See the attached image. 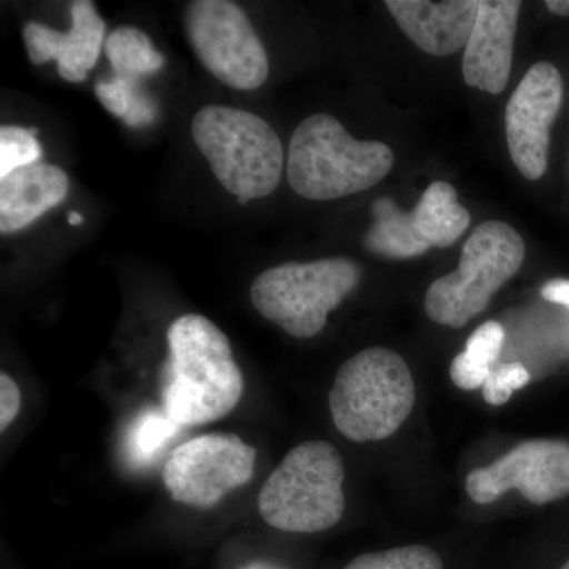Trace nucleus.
<instances>
[{"label":"nucleus","mask_w":569,"mask_h":569,"mask_svg":"<svg viewBox=\"0 0 569 569\" xmlns=\"http://www.w3.org/2000/svg\"><path fill=\"white\" fill-rule=\"evenodd\" d=\"M542 298L569 307V280H550L541 290Z\"/></svg>","instance_id":"nucleus-27"},{"label":"nucleus","mask_w":569,"mask_h":569,"mask_svg":"<svg viewBox=\"0 0 569 569\" xmlns=\"http://www.w3.org/2000/svg\"><path fill=\"white\" fill-rule=\"evenodd\" d=\"M523 258L526 244L515 228L497 220L479 224L463 246L459 268L427 290V316L438 325L462 328L516 276Z\"/></svg>","instance_id":"nucleus-7"},{"label":"nucleus","mask_w":569,"mask_h":569,"mask_svg":"<svg viewBox=\"0 0 569 569\" xmlns=\"http://www.w3.org/2000/svg\"><path fill=\"white\" fill-rule=\"evenodd\" d=\"M468 497L478 505L493 503L508 490H519L533 505L569 496V443L529 440L512 448L489 467L470 471Z\"/></svg>","instance_id":"nucleus-10"},{"label":"nucleus","mask_w":569,"mask_h":569,"mask_svg":"<svg viewBox=\"0 0 569 569\" xmlns=\"http://www.w3.org/2000/svg\"><path fill=\"white\" fill-rule=\"evenodd\" d=\"M505 343L503 326L497 321L479 326L468 337L466 350L452 359L449 376L452 383L463 391L482 388L496 366Z\"/></svg>","instance_id":"nucleus-18"},{"label":"nucleus","mask_w":569,"mask_h":569,"mask_svg":"<svg viewBox=\"0 0 569 569\" xmlns=\"http://www.w3.org/2000/svg\"><path fill=\"white\" fill-rule=\"evenodd\" d=\"M69 223L73 224V227H78V224L84 223V217L82 213L73 211L69 213Z\"/></svg>","instance_id":"nucleus-30"},{"label":"nucleus","mask_w":569,"mask_h":569,"mask_svg":"<svg viewBox=\"0 0 569 569\" xmlns=\"http://www.w3.org/2000/svg\"><path fill=\"white\" fill-rule=\"evenodd\" d=\"M70 17L71 29L67 33L31 21L22 29V37L32 63L56 61L63 80L81 82L99 62L107 24L89 0L71 3Z\"/></svg>","instance_id":"nucleus-13"},{"label":"nucleus","mask_w":569,"mask_h":569,"mask_svg":"<svg viewBox=\"0 0 569 569\" xmlns=\"http://www.w3.org/2000/svg\"><path fill=\"white\" fill-rule=\"evenodd\" d=\"M530 372L520 362H507L493 367L492 372L482 385V397L492 407H501L511 399L515 391L529 385Z\"/></svg>","instance_id":"nucleus-23"},{"label":"nucleus","mask_w":569,"mask_h":569,"mask_svg":"<svg viewBox=\"0 0 569 569\" xmlns=\"http://www.w3.org/2000/svg\"><path fill=\"white\" fill-rule=\"evenodd\" d=\"M546 7L559 17H569V0H548Z\"/></svg>","instance_id":"nucleus-28"},{"label":"nucleus","mask_w":569,"mask_h":569,"mask_svg":"<svg viewBox=\"0 0 569 569\" xmlns=\"http://www.w3.org/2000/svg\"><path fill=\"white\" fill-rule=\"evenodd\" d=\"M96 96L99 102L103 104L104 110L118 116V118H126L127 112H129V97H127L121 78L97 82Z\"/></svg>","instance_id":"nucleus-26"},{"label":"nucleus","mask_w":569,"mask_h":569,"mask_svg":"<svg viewBox=\"0 0 569 569\" xmlns=\"http://www.w3.org/2000/svg\"><path fill=\"white\" fill-rule=\"evenodd\" d=\"M192 137L213 174L239 204L268 197L279 186L282 142L253 112L209 104L194 116Z\"/></svg>","instance_id":"nucleus-5"},{"label":"nucleus","mask_w":569,"mask_h":569,"mask_svg":"<svg viewBox=\"0 0 569 569\" xmlns=\"http://www.w3.org/2000/svg\"><path fill=\"white\" fill-rule=\"evenodd\" d=\"M346 467L335 445L306 441L291 449L266 479L258 512L272 529L287 533H320L346 512Z\"/></svg>","instance_id":"nucleus-4"},{"label":"nucleus","mask_w":569,"mask_h":569,"mask_svg":"<svg viewBox=\"0 0 569 569\" xmlns=\"http://www.w3.org/2000/svg\"><path fill=\"white\" fill-rule=\"evenodd\" d=\"M183 24L197 58L223 84L253 91L268 80V52L238 3L190 2Z\"/></svg>","instance_id":"nucleus-8"},{"label":"nucleus","mask_w":569,"mask_h":569,"mask_svg":"<svg viewBox=\"0 0 569 569\" xmlns=\"http://www.w3.org/2000/svg\"><path fill=\"white\" fill-rule=\"evenodd\" d=\"M417 391L406 359L388 348H367L348 359L329 392L336 429L355 443L395 436L410 417Z\"/></svg>","instance_id":"nucleus-3"},{"label":"nucleus","mask_w":569,"mask_h":569,"mask_svg":"<svg viewBox=\"0 0 569 569\" xmlns=\"http://www.w3.org/2000/svg\"><path fill=\"white\" fill-rule=\"evenodd\" d=\"M244 395V377L228 337L197 313L168 329V359L160 380L162 407L179 426H203L227 418Z\"/></svg>","instance_id":"nucleus-1"},{"label":"nucleus","mask_w":569,"mask_h":569,"mask_svg":"<svg viewBox=\"0 0 569 569\" xmlns=\"http://www.w3.org/2000/svg\"><path fill=\"white\" fill-rule=\"evenodd\" d=\"M69 176L50 163H33L0 179V231L17 233L69 194Z\"/></svg>","instance_id":"nucleus-15"},{"label":"nucleus","mask_w":569,"mask_h":569,"mask_svg":"<svg viewBox=\"0 0 569 569\" xmlns=\"http://www.w3.org/2000/svg\"><path fill=\"white\" fill-rule=\"evenodd\" d=\"M385 6L418 48L432 56H451L466 48L479 0H388Z\"/></svg>","instance_id":"nucleus-14"},{"label":"nucleus","mask_w":569,"mask_h":569,"mask_svg":"<svg viewBox=\"0 0 569 569\" xmlns=\"http://www.w3.org/2000/svg\"><path fill=\"white\" fill-rule=\"evenodd\" d=\"M520 7L518 0L479 2L462 59L463 78L471 88L493 96L507 88Z\"/></svg>","instance_id":"nucleus-12"},{"label":"nucleus","mask_w":569,"mask_h":569,"mask_svg":"<svg viewBox=\"0 0 569 569\" xmlns=\"http://www.w3.org/2000/svg\"><path fill=\"white\" fill-rule=\"evenodd\" d=\"M21 410L20 387L14 383L9 373H0V430L6 432L7 427L17 419Z\"/></svg>","instance_id":"nucleus-25"},{"label":"nucleus","mask_w":569,"mask_h":569,"mask_svg":"<svg viewBox=\"0 0 569 569\" xmlns=\"http://www.w3.org/2000/svg\"><path fill=\"white\" fill-rule=\"evenodd\" d=\"M43 149L32 130L17 126L0 129V179L28 164L39 163Z\"/></svg>","instance_id":"nucleus-22"},{"label":"nucleus","mask_w":569,"mask_h":569,"mask_svg":"<svg viewBox=\"0 0 569 569\" xmlns=\"http://www.w3.org/2000/svg\"><path fill=\"white\" fill-rule=\"evenodd\" d=\"M362 271L347 258L298 263L261 272L250 287L254 309L288 335L309 339L323 331L329 313L361 282Z\"/></svg>","instance_id":"nucleus-6"},{"label":"nucleus","mask_w":569,"mask_h":569,"mask_svg":"<svg viewBox=\"0 0 569 569\" xmlns=\"http://www.w3.org/2000/svg\"><path fill=\"white\" fill-rule=\"evenodd\" d=\"M392 164L395 153L385 142L355 140L332 116L316 114L291 137L287 178L301 197L337 200L376 186Z\"/></svg>","instance_id":"nucleus-2"},{"label":"nucleus","mask_w":569,"mask_h":569,"mask_svg":"<svg viewBox=\"0 0 569 569\" xmlns=\"http://www.w3.org/2000/svg\"><path fill=\"white\" fill-rule=\"evenodd\" d=\"M411 213L430 247L455 244L471 220L470 212L459 203L455 187L443 181L430 183Z\"/></svg>","instance_id":"nucleus-16"},{"label":"nucleus","mask_w":569,"mask_h":569,"mask_svg":"<svg viewBox=\"0 0 569 569\" xmlns=\"http://www.w3.org/2000/svg\"><path fill=\"white\" fill-rule=\"evenodd\" d=\"M257 449L234 433H208L183 441L163 467V485L178 503L217 507L253 478Z\"/></svg>","instance_id":"nucleus-9"},{"label":"nucleus","mask_w":569,"mask_h":569,"mask_svg":"<svg viewBox=\"0 0 569 569\" xmlns=\"http://www.w3.org/2000/svg\"><path fill=\"white\" fill-rule=\"evenodd\" d=\"M563 103L560 71L549 62H538L519 82L505 114L512 162L530 181L548 170L550 127Z\"/></svg>","instance_id":"nucleus-11"},{"label":"nucleus","mask_w":569,"mask_h":569,"mask_svg":"<svg viewBox=\"0 0 569 569\" xmlns=\"http://www.w3.org/2000/svg\"><path fill=\"white\" fill-rule=\"evenodd\" d=\"M182 426L163 410L142 411L127 436V456L134 466L151 462Z\"/></svg>","instance_id":"nucleus-20"},{"label":"nucleus","mask_w":569,"mask_h":569,"mask_svg":"<svg viewBox=\"0 0 569 569\" xmlns=\"http://www.w3.org/2000/svg\"><path fill=\"white\" fill-rule=\"evenodd\" d=\"M373 223L367 231L365 244L380 257L415 258L430 249L429 242L419 233L413 213L402 212L389 198L373 203Z\"/></svg>","instance_id":"nucleus-17"},{"label":"nucleus","mask_w":569,"mask_h":569,"mask_svg":"<svg viewBox=\"0 0 569 569\" xmlns=\"http://www.w3.org/2000/svg\"><path fill=\"white\" fill-rule=\"evenodd\" d=\"M560 569H569V560L567 561V563L563 565V567H561Z\"/></svg>","instance_id":"nucleus-31"},{"label":"nucleus","mask_w":569,"mask_h":569,"mask_svg":"<svg viewBox=\"0 0 569 569\" xmlns=\"http://www.w3.org/2000/svg\"><path fill=\"white\" fill-rule=\"evenodd\" d=\"M104 52L119 77L138 78L153 73L162 69L164 63L163 56L153 48L151 39L140 29L129 26L116 29L108 36Z\"/></svg>","instance_id":"nucleus-19"},{"label":"nucleus","mask_w":569,"mask_h":569,"mask_svg":"<svg viewBox=\"0 0 569 569\" xmlns=\"http://www.w3.org/2000/svg\"><path fill=\"white\" fill-rule=\"evenodd\" d=\"M343 569H445L436 550L413 545L367 552L356 557Z\"/></svg>","instance_id":"nucleus-21"},{"label":"nucleus","mask_w":569,"mask_h":569,"mask_svg":"<svg viewBox=\"0 0 569 569\" xmlns=\"http://www.w3.org/2000/svg\"><path fill=\"white\" fill-rule=\"evenodd\" d=\"M126 88L127 97H129V112H127L126 121L129 127H144L156 121L157 108L138 82V78L119 77Z\"/></svg>","instance_id":"nucleus-24"},{"label":"nucleus","mask_w":569,"mask_h":569,"mask_svg":"<svg viewBox=\"0 0 569 569\" xmlns=\"http://www.w3.org/2000/svg\"><path fill=\"white\" fill-rule=\"evenodd\" d=\"M241 569H288L282 567V565L274 563V561L271 560H253L250 561V563L244 565V567H241Z\"/></svg>","instance_id":"nucleus-29"}]
</instances>
